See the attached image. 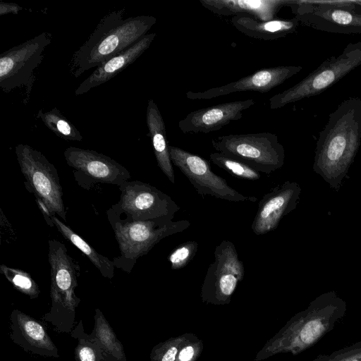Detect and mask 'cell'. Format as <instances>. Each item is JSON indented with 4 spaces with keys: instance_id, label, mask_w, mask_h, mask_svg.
Wrapping results in <instances>:
<instances>
[{
    "instance_id": "484cf974",
    "label": "cell",
    "mask_w": 361,
    "mask_h": 361,
    "mask_svg": "<svg viewBox=\"0 0 361 361\" xmlns=\"http://www.w3.org/2000/svg\"><path fill=\"white\" fill-rule=\"evenodd\" d=\"M0 271L18 291L30 299H35L39 295V287L29 273L5 264L0 265Z\"/></svg>"
},
{
    "instance_id": "6da1fadb",
    "label": "cell",
    "mask_w": 361,
    "mask_h": 361,
    "mask_svg": "<svg viewBox=\"0 0 361 361\" xmlns=\"http://www.w3.org/2000/svg\"><path fill=\"white\" fill-rule=\"evenodd\" d=\"M361 143V99L343 101L319 133L314 171L335 190L340 189Z\"/></svg>"
},
{
    "instance_id": "7402d4cb",
    "label": "cell",
    "mask_w": 361,
    "mask_h": 361,
    "mask_svg": "<svg viewBox=\"0 0 361 361\" xmlns=\"http://www.w3.org/2000/svg\"><path fill=\"white\" fill-rule=\"evenodd\" d=\"M51 219L54 226L61 234L88 257L103 277L108 279H111L114 277L115 266L113 261L99 254L84 238L73 231L70 226L62 222L58 217L53 216Z\"/></svg>"
},
{
    "instance_id": "2e32d148",
    "label": "cell",
    "mask_w": 361,
    "mask_h": 361,
    "mask_svg": "<svg viewBox=\"0 0 361 361\" xmlns=\"http://www.w3.org/2000/svg\"><path fill=\"white\" fill-rule=\"evenodd\" d=\"M254 99L232 101L204 107L189 113L178 123L183 133H209L219 130L243 117V111L255 105Z\"/></svg>"
},
{
    "instance_id": "ba28073f",
    "label": "cell",
    "mask_w": 361,
    "mask_h": 361,
    "mask_svg": "<svg viewBox=\"0 0 361 361\" xmlns=\"http://www.w3.org/2000/svg\"><path fill=\"white\" fill-rule=\"evenodd\" d=\"M15 152L27 190L35 198L42 200L53 216L56 214L66 223L63 192L54 165L42 152L28 145L18 144Z\"/></svg>"
},
{
    "instance_id": "f546056e",
    "label": "cell",
    "mask_w": 361,
    "mask_h": 361,
    "mask_svg": "<svg viewBox=\"0 0 361 361\" xmlns=\"http://www.w3.org/2000/svg\"><path fill=\"white\" fill-rule=\"evenodd\" d=\"M312 361H361V340L329 354H320Z\"/></svg>"
},
{
    "instance_id": "4dcf8cb0",
    "label": "cell",
    "mask_w": 361,
    "mask_h": 361,
    "mask_svg": "<svg viewBox=\"0 0 361 361\" xmlns=\"http://www.w3.org/2000/svg\"><path fill=\"white\" fill-rule=\"evenodd\" d=\"M321 16L329 21L341 25L361 27V16L342 8H329Z\"/></svg>"
},
{
    "instance_id": "d6a6232c",
    "label": "cell",
    "mask_w": 361,
    "mask_h": 361,
    "mask_svg": "<svg viewBox=\"0 0 361 361\" xmlns=\"http://www.w3.org/2000/svg\"><path fill=\"white\" fill-rule=\"evenodd\" d=\"M23 8L15 3H8L1 1L0 3V16L8 13L18 14Z\"/></svg>"
},
{
    "instance_id": "83f0119b",
    "label": "cell",
    "mask_w": 361,
    "mask_h": 361,
    "mask_svg": "<svg viewBox=\"0 0 361 361\" xmlns=\"http://www.w3.org/2000/svg\"><path fill=\"white\" fill-rule=\"evenodd\" d=\"M187 334L171 338L155 345L150 353L151 361H176Z\"/></svg>"
},
{
    "instance_id": "277c9868",
    "label": "cell",
    "mask_w": 361,
    "mask_h": 361,
    "mask_svg": "<svg viewBox=\"0 0 361 361\" xmlns=\"http://www.w3.org/2000/svg\"><path fill=\"white\" fill-rule=\"evenodd\" d=\"M106 215L121 253L113 259V262L116 268L128 274L137 260L163 238L183 232L190 226L188 220L133 221L111 207L106 211Z\"/></svg>"
},
{
    "instance_id": "9c48e42d",
    "label": "cell",
    "mask_w": 361,
    "mask_h": 361,
    "mask_svg": "<svg viewBox=\"0 0 361 361\" xmlns=\"http://www.w3.org/2000/svg\"><path fill=\"white\" fill-rule=\"evenodd\" d=\"M52 40L48 32L15 46L0 55V88L8 93L17 88L25 87L27 104L35 80V70L44 59V51Z\"/></svg>"
},
{
    "instance_id": "5b68a950",
    "label": "cell",
    "mask_w": 361,
    "mask_h": 361,
    "mask_svg": "<svg viewBox=\"0 0 361 361\" xmlns=\"http://www.w3.org/2000/svg\"><path fill=\"white\" fill-rule=\"evenodd\" d=\"M51 308L41 319L61 334H71L75 320V310L80 299L75 295L80 266L61 242L49 240Z\"/></svg>"
},
{
    "instance_id": "d4e9b609",
    "label": "cell",
    "mask_w": 361,
    "mask_h": 361,
    "mask_svg": "<svg viewBox=\"0 0 361 361\" xmlns=\"http://www.w3.org/2000/svg\"><path fill=\"white\" fill-rule=\"evenodd\" d=\"M70 334L78 341L74 351L76 361H107L97 341L84 331L82 321Z\"/></svg>"
},
{
    "instance_id": "7a4b0ae2",
    "label": "cell",
    "mask_w": 361,
    "mask_h": 361,
    "mask_svg": "<svg viewBox=\"0 0 361 361\" xmlns=\"http://www.w3.org/2000/svg\"><path fill=\"white\" fill-rule=\"evenodd\" d=\"M345 301L335 291L315 298L295 314L257 355L259 361L277 353L298 355L317 343L345 317Z\"/></svg>"
},
{
    "instance_id": "4fadbf2b",
    "label": "cell",
    "mask_w": 361,
    "mask_h": 361,
    "mask_svg": "<svg viewBox=\"0 0 361 361\" xmlns=\"http://www.w3.org/2000/svg\"><path fill=\"white\" fill-rule=\"evenodd\" d=\"M63 154L78 185L85 190H91L98 183L119 186L131 178L126 167L94 150L69 147Z\"/></svg>"
},
{
    "instance_id": "1f68e13d",
    "label": "cell",
    "mask_w": 361,
    "mask_h": 361,
    "mask_svg": "<svg viewBox=\"0 0 361 361\" xmlns=\"http://www.w3.org/2000/svg\"><path fill=\"white\" fill-rule=\"evenodd\" d=\"M202 350V341L193 334H187L186 338L179 350L176 361H196Z\"/></svg>"
},
{
    "instance_id": "8992f818",
    "label": "cell",
    "mask_w": 361,
    "mask_h": 361,
    "mask_svg": "<svg viewBox=\"0 0 361 361\" xmlns=\"http://www.w3.org/2000/svg\"><path fill=\"white\" fill-rule=\"evenodd\" d=\"M217 152L242 161L259 173L271 174L285 161V149L271 133L230 134L212 140Z\"/></svg>"
},
{
    "instance_id": "ffe728a7",
    "label": "cell",
    "mask_w": 361,
    "mask_h": 361,
    "mask_svg": "<svg viewBox=\"0 0 361 361\" xmlns=\"http://www.w3.org/2000/svg\"><path fill=\"white\" fill-rule=\"evenodd\" d=\"M146 121L157 165L166 178L172 183H175L165 123L157 104L152 99L147 102Z\"/></svg>"
},
{
    "instance_id": "5bb4252c",
    "label": "cell",
    "mask_w": 361,
    "mask_h": 361,
    "mask_svg": "<svg viewBox=\"0 0 361 361\" xmlns=\"http://www.w3.org/2000/svg\"><path fill=\"white\" fill-rule=\"evenodd\" d=\"M301 66H280L266 68L238 80L202 92L188 91L186 97L191 100L211 99L231 93L255 91L265 93L281 85L302 70Z\"/></svg>"
},
{
    "instance_id": "52a82bcc",
    "label": "cell",
    "mask_w": 361,
    "mask_h": 361,
    "mask_svg": "<svg viewBox=\"0 0 361 361\" xmlns=\"http://www.w3.org/2000/svg\"><path fill=\"white\" fill-rule=\"evenodd\" d=\"M361 65V42L349 44L338 56L323 62L293 87L272 96L269 108L277 109L324 91Z\"/></svg>"
},
{
    "instance_id": "44dd1931",
    "label": "cell",
    "mask_w": 361,
    "mask_h": 361,
    "mask_svg": "<svg viewBox=\"0 0 361 361\" xmlns=\"http://www.w3.org/2000/svg\"><path fill=\"white\" fill-rule=\"evenodd\" d=\"M231 22L244 35L262 40H274L284 37L294 31L298 25L297 18L261 21L244 15L233 16Z\"/></svg>"
},
{
    "instance_id": "ac0fdd59",
    "label": "cell",
    "mask_w": 361,
    "mask_h": 361,
    "mask_svg": "<svg viewBox=\"0 0 361 361\" xmlns=\"http://www.w3.org/2000/svg\"><path fill=\"white\" fill-rule=\"evenodd\" d=\"M156 33H149L127 49L113 56L97 67L75 90V95H81L110 80L121 71L135 61L151 45Z\"/></svg>"
},
{
    "instance_id": "d6986e66",
    "label": "cell",
    "mask_w": 361,
    "mask_h": 361,
    "mask_svg": "<svg viewBox=\"0 0 361 361\" xmlns=\"http://www.w3.org/2000/svg\"><path fill=\"white\" fill-rule=\"evenodd\" d=\"M290 0H200L203 7L219 16L244 15L261 21L276 19Z\"/></svg>"
},
{
    "instance_id": "603a6c76",
    "label": "cell",
    "mask_w": 361,
    "mask_h": 361,
    "mask_svg": "<svg viewBox=\"0 0 361 361\" xmlns=\"http://www.w3.org/2000/svg\"><path fill=\"white\" fill-rule=\"evenodd\" d=\"M94 324L90 336L94 338L102 349L107 361H126L124 348L102 312L97 308L94 316Z\"/></svg>"
},
{
    "instance_id": "8fae6325",
    "label": "cell",
    "mask_w": 361,
    "mask_h": 361,
    "mask_svg": "<svg viewBox=\"0 0 361 361\" xmlns=\"http://www.w3.org/2000/svg\"><path fill=\"white\" fill-rule=\"evenodd\" d=\"M244 276L245 267L235 245L223 240L215 248L214 261L204 277L201 288L202 301L214 305L228 303Z\"/></svg>"
},
{
    "instance_id": "f1b7e54d",
    "label": "cell",
    "mask_w": 361,
    "mask_h": 361,
    "mask_svg": "<svg viewBox=\"0 0 361 361\" xmlns=\"http://www.w3.org/2000/svg\"><path fill=\"white\" fill-rule=\"evenodd\" d=\"M198 244L195 240H188L174 248L167 259L173 270L184 268L195 257Z\"/></svg>"
},
{
    "instance_id": "4316f807",
    "label": "cell",
    "mask_w": 361,
    "mask_h": 361,
    "mask_svg": "<svg viewBox=\"0 0 361 361\" xmlns=\"http://www.w3.org/2000/svg\"><path fill=\"white\" fill-rule=\"evenodd\" d=\"M209 158L213 164L238 178L257 180L261 178L260 173L251 166L222 153L212 152Z\"/></svg>"
},
{
    "instance_id": "7c38bea8",
    "label": "cell",
    "mask_w": 361,
    "mask_h": 361,
    "mask_svg": "<svg viewBox=\"0 0 361 361\" xmlns=\"http://www.w3.org/2000/svg\"><path fill=\"white\" fill-rule=\"evenodd\" d=\"M172 164L178 168L200 195H211L231 202H255L253 196H245L231 188L226 180L215 174L209 161L178 147L169 145Z\"/></svg>"
},
{
    "instance_id": "e0dca14e",
    "label": "cell",
    "mask_w": 361,
    "mask_h": 361,
    "mask_svg": "<svg viewBox=\"0 0 361 361\" xmlns=\"http://www.w3.org/2000/svg\"><path fill=\"white\" fill-rule=\"evenodd\" d=\"M10 336L25 351L43 357H58V348L42 324L31 316L13 310L10 315Z\"/></svg>"
},
{
    "instance_id": "30bf717a",
    "label": "cell",
    "mask_w": 361,
    "mask_h": 361,
    "mask_svg": "<svg viewBox=\"0 0 361 361\" xmlns=\"http://www.w3.org/2000/svg\"><path fill=\"white\" fill-rule=\"evenodd\" d=\"M118 187L120 200L111 207L133 221L173 220L180 210L169 195L148 183L128 180Z\"/></svg>"
},
{
    "instance_id": "cb8c5ba5",
    "label": "cell",
    "mask_w": 361,
    "mask_h": 361,
    "mask_svg": "<svg viewBox=\"0 0 361 361\" xmlns=\"http://www.w3.org/2000/svg\"><path fill=\"white\" fill-rule=\"evenodd\" d=\"M37 118L58 137L69 141H81L82 136L78 128L56 107L50 111L39 109Z\"/></svg>"
},
{
    "instance_id": "3957f363",
    "label": "cell",
    "mask_w": 361,
    "mask_h": 361,
    "mask_svg": "<svg viewBox=\"0 0 361 361\" xmlns=\"http://www.w3.org/2000/svg\"><path fill=\"white\" fill-rule=\"evenodd\" d=\"M125 13V8L113 11L100 20L72 56L69 71L73 76L78 78L127 49L146 35L157 22L152 16L124 18Z\"/></svg>"
},
{
    "instance_id": "9a60e30c",
    "label": "cell",
    "mask_w": 361,
    "mask_h": 361,
    "mask_svg": "<svg viewBox=\"0 0 361 361\" xmlns=\"http://www.w3.org/2000/svg\"><path fill=\"white\" fill-rule=\"evenodd\" d=\"M300 193L299 184L288 180L266 193L258 204L251 225L253 233L260 235L275 230L282 218L296 208Z\"/></svg>"
}]
</instances>
